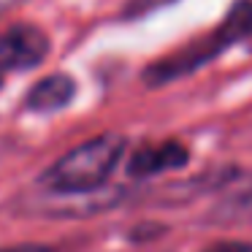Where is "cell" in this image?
I'll list each match as a JSON object with an SVG mask.
<instances>
[{
	"label": "cell",
	"mask_w": 252,
	"mask_h": 252,
	"mask_svg": "<svg viewBox=\"0 0 252 252\" xmlns=\"http://www.w3.org/2000/svg\"><path fill=\"white\" fill-rule=\"evenodd\" d=\"M122 155H125V138L122 136H117V133L98 136L93 141L79 144L68 155H63L44 174V185L49 190L68 192V195L93 192L100 185H106V179L117 168Z\"/></svg>",
	"instance_id": "1"
},
{
	"label": "cell",
	"mask_w": 252,
	"mask_h": 252,
	"mask_svg": "<svg viewBox=\"0 0 252 252\" xmlns=\"http://www.w3.org/2000/svg\"><path fill=\"white\" fill-rule=\"evenodd\" d=\"M49 55V38L33 25H14L0 35V71L33 68Z\"/></svg>",
	"instance_id": "2"
},
{
	"label": "cell",
	"mask_w": 252,
	"mask_h": 252,
	"mask_svg": "<svg viewBox=\"0 0 252 252\" xmlns=\"http://www.w3.org/2000/svg\"><path fill=\"white\" fill-rule=\"evenodd\" d=\"M187 163V149L176 141H165L158 147H144L127 163V174L130 176H155L163 171L182 168Z\"/></svg>",
	"instance_id": "3"
},
{
	"label": "cell",
	"mask_w": 252,
	"mask_h": 252,
	"mask_svg": "<svg viewBox=\"0 0 252 252\" xmlns=\"http://www.w3.org/2000/svg\"><path fill=\"white\" fill-rule=\"evenodd\" d=\"M73 79H68L65 73H55V76H46L30 90L28 95V109L30 111H57L63 106H68L73 100Z\"/></svg>",
	"instance_id": "4"
},
{
	"label": "cell",
	"mask_w": 252,
	"mask_h": 252,
	"mask_svg": "<svg viewBox=\"0 0 252 252\" xmlns=\"http://www.w3.org/2000/svg\"><path fill=\"white\" fill-rule=\"evenodd\" d=\"M217 35L225 44H236L241 38H250L252 35V0H239L230 14L225 17V22L220 25Z\"/></svg>",
	"instance_id": "5"
},
{
	"label": "cell",
	"mask_w": 252,
	"mask_h": 252,
	"mask_svg": "<svg viewBox=\"0 0 252 252\" xmlns=\"http://www.w3.org/2000/svg\"><path fill=\"white\" fill-rule=\"evenodd\" d=\"M217 217L230 222V220H252V182L230 192L225 201H220Z\"/></svg>",
	"instance_id": "6"
},
{
	"label": "cell",
	"mask_w": 252,
	"mask_h": 252,
	"mask_svg": "<svg viewBox=\"0 0 252 252\" xmlns=\"http://www.w3.org/2000/svg\"><path fill=\"white\" fill-rule=\"evenodd\" d=\"M171 3V0H130V6H127V17H138V14H147L152 8H160Z\"/></svg>",
	"instance_id": "7"
},
{
	"label": "cell",
	"mask_w": 252,
	"mask_h": 252,
	"mask_svg": "<svg viewBox=\"0 0 252 252\" xmlns=\"http://www.w3.org/2000/svg\"><path fill=\"white\" fill-rule=\"evenodd\" d=\"M203 252H252V244L250 241H220Z\"/></svg>",
	"instance_id": "8"
},
{
	"label": "cell",
	"mask_w": 252,
	"mask_h": 252,
	"mask_svg": "<svg viewBox=\"0 0 252 252\" xmlns=\"http://www.w3.org/2000/svg\"><path fill=\"white\" fill-rule=\"evenodd\" d=\"M3 252H49L46 247H14V250H3Z\"/></svg>",
	"instance_id": "9"
},
{
	"label": "cell",
	"mask_w": 252,
	"mask_h": 252,
	"mask_svg": "<svg viewBox=\"0 0 252 252\" xmlns=\"http://www.w3.org/2000/svg\"><path fill=\"white\" fill-rule=\"evenodd\" d=\"M0 84H3V73H0Z\"/></svg>",
	"instance_id": "10"
}]
</instances>
